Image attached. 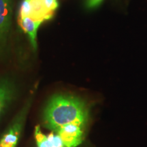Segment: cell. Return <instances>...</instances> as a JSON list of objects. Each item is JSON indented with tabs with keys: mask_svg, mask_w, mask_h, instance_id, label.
I'll return each mask as SVG.
<instances>
[{
	"mask_svg": "<svg viewBox=\"0 0 147 147\" xmlns=\"http://www.w3.org/2000/svg\"><path fill=\"white\" fill-rule=\"evenodd\" d=\"M87 118L88 110L85 104L71 95L53 96L44 114L45 125L55 131L67 124L82 125L87 122Z\"/></svg>",
	"mask_w": 147,
	"mask_h": 147,
	"instance_id": "cell-1",
	"label": "cell"
},
{
	"mask_svg": "<svg viewBox=\"0 0 147 147\" xmlns=\"http://www.w3.org/2000/svg\"><path fill=\"white\" fill-rule=\"evenodd\" d=\"M29 103H27L25 108L18 114L12 126L0 140V144L3 147H15L21 131V127L27 115Z\"/></svg>",
	"mask_w": 147,
	"mask_h": 147,
	"instance_id": "cell-2",
	"label": "cell"
},
{
	"mask_svg": "<svg viewBox=\"0 0 147 147\" xmlns=\"http://www.w3.org/2000/svg\"><path fill=\"white\" fill-rule=\"evenodd\" d=\"M57 133L66 147H76L81 144L82 131L80 126L76 124H67L59 129Z\"/></svg>",
	"mask_w": 147,
	"mask_h": 147,
	"instance_id": "cell-3",
	"label": "cell"
},
{
	"mask_svg": "<svg viewBox=\"0 0 147 147\" xmlns=\"http://www.w3.org/2000/svg\"><path fill=\"white\" fill-rule=\"evenodd\" d=\"M12 0H0V47L6 42L11 25Z\"/></svg>",
	"mask_w": 147,
	"mask_h": 147,
	"instance_id": "cell-4",
	"label": "cell"
},
{
	"mask_svg": "<svg viewBox=\"0 0 147 147\" xmlns=\"http://www.w3.org/2000/svg\"><path fill=\"white\" fill-rule=\"evenodd\" d=\"M18 23L23 31L29 36L33 49H37V32L42 22L36 21L30 17L18 18Z\"/></svg>",
	"mask_w": 147,
	"mask_h": 147,
	"instance_id": "cell-5",
	"label": "cell"
},
{
	"mask_svg": "<svg viewBox=\"0 0 147 147\" xmlns=\"http://www.w3.org/2000/svg\"><path fill=\"white\" fill-rule=\"evenodd\" d=\"M32 14L30 18L43 23L51 19L54 13L48 10L44 0H30Z\"/></svg>",
	"mask_w": 147,
	"mask_h": 147,
	"instance_id": "cell-6",
	"label": "cell"
},
{
	"mask_svg": "<svg viewBox=\"0 0 147 147\" xmlns=\"http://www.w3.org/2000/svg\"><path fill=\"white\" fill-rule=\"evenodd\" d=\"M14 87L10 82L0 80V114L14 95Z\"/></svg>",
	"mask_w": 147,
	"mask_h": 147,
	"instance_id": "cell-7",
	"label": "cell"
},
{
	"mask_svg": "<svg viewBox=\"0 0 147 147\" xmlns=\"http://www.w3.org/2000/svg\"><path fill=\"white\" fill-rule=\"evenodd\" d=\"M34 135L38 147H55L48 139L47 136L42 133L40 125H37L35 128Z\"/></svg>",
	"mask_w": 147,
	"mask_h": 147,
	"instance_id": "cell-8",
	"label": "cell"
},
{
	"mask_svg": "<svg viewBox=\"0 0 147 147\" xmlns=\"http://www.w3.org/2000/svg\"><path fill=\"white\" fill-rule=\"evenodd\" d=\"M32 14V5H31L30 0H23L21 6H20L19 12H18V18L31 17Z\"/></svg>",
	"mask_w": 147,
	"mask_h": 147,
	"instance_id": "cell-9",
	"label": "cell"
},
{
	"mask_svg": "<svg viewBox=\"0 0 147 147\" xmlns=\"http://www.w3.org/2000/svg\"><path fill=\"white\" fill-rule=\"evenodd\" d=\"M48 139L51 142V144L55 147H63L64 144L61 137L58 134H55L53 132H51L50 134L47 136Z\"/></svg>",
	"mask_w": 147,
	"mask_h": 147,
	"instance_id": "cell-10",
	"label": "cell"
},
{
	"mask_svg": "<svg viewBox=\"0 0 147 147\" xmlns=\"http://www.w3.org/2000/svg\"><path fill=\"white\" fill-rule=\"evenodd\" d=\"M45 5L50 12L54 13L56 9L58 8V2L57 0H44Z\"/></svg>",
	"mask_w": 147,
	"mask_h": 147,
	"instance_id": "cell-11",
	"label": "cell"
},
{
	"mask_svg": "<svg viewBox=\"0 0 147 147\" xmlns=\"http://www.w3.org/2000/svg\"><path fill=\"white\" fill-rule=\"evenodd\" d=\"M102 0H87V5L89 8H93L100 3Z\"/></svg>",
	"mask_w": 147,
	"mask_h": 147,
	"instance_id": "cell-12",
	"label": "cell"
},
{
	"mask_svg": "<svg viewBox=\"0 0 147 147\" xmlns=\"http://www.w3.org/2000/svg\"><path fill=\"white\" fill-rule=\"evenodd\" d=\"M0 147H3V146H1V144H0Z\"/></svg>",
	"mask_w": 147,
	"mask_h": 147,
	"instance_id": "cell-13",
	"label": "cell"
}]
</instances>
